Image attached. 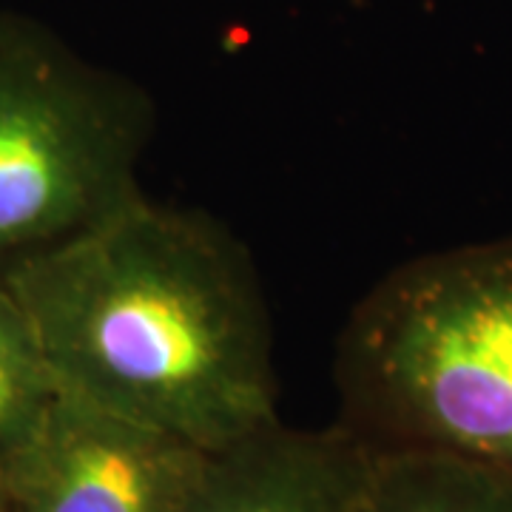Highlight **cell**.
Listing matches in <instances>:
<instances>
[{
  "label": "cell",
  "mask_w": 512,
  "mask_h": 512,
  "mask_svg": "<svg viewBox=\"0 0 512 512\" xmlns=\"http://www.w3.org/2000/svg\"><path fill=\"white\" fill-rule=\"evenodd\" d=\"M0 279L57 387L217 453L279 421L271 319L248 254L205 214L126 202Z\"/></svg>",
  "instance_id": "6da1fadb"
},
{
  "label": "cell",
  "mask_w": 512,
  "mask_h": 512,
  "mask_svg": "<svg viewBox=\"0 0 512 512\" xmlns=\"http://www.w3.org/2000/svg\"><path fill=\"white\" fill-rule=\"evenodd\" d=\"M57 393L32 322L0 279V458L32 433Z\"/></svg>",
  "instance_id": "52a82bcc"
},
{
  "label": "cell",
  "mask_w": 512,
  "mask_h": 512,
  "mask_svg": "<svg viewBox=\"0 0 512 512\" xmlns=\"http://www.w3.org/2000/svg\"><path fill=\"white\" fill-rule=\"evenodd\" d=\"M342 424L376 447L512 478V239L413 259L359 302L336 356Z\"/></svg>",
  "instance_id": "7a4b0ae2"
},
{
  "label": "cell",
  "mask_w": 512,
  "mask_h": 512,
  "mask_svg": "<svg viewBox=\"0 0 512 512\" xmlns=\"http://www.w3.org/2000/svg\"><path fill=\"white\" fill-rule=\"evenodd\" d=\"M0 512H12V504H9V498H6L3 484H0Z\"/></svg>",
  "instance_id": "ba28073f"
},
{
  "label": "cell",
  "mask_w": 512,
  "mask_h": 512,
  "mask_svg": "<svg viewBox=\"0 0 512 512\" xmlns=\"http://www.w3.org/2000/svg\"><path fill=\"white\" fill-rule=\"evenodd\" d=\"M359 512H512V478L439 450L373 444Z\"/></svg>",
  "instance_id": "8992f818"
},
{
  "label": "cell",
  "mask_w": 512,
  "mask_h": 512,
  "mask_svg": "<svg viewBox=\"0 0 512 512\" xmlns=\"http://www.w3.org/2000/svg\"><path fill=\"white\" fill-rule=\"evenodd\" d=\"M373 444L348 424L299 430L282 419L208 453L183 512H359Z\"/></svg>",
  "instance_id": "5b68a950"
},
{
  "label": "cell",
  "mask_w": 512,
  "mask_h": 512,
  "mask_svg": "<svg viewBox=\"0 0 512 512\" xmlns=\"http://www.w3.org/2000/svg\"><path fill=\"white\" fill-rule=\"evenodd\" d=\"M146 109L20 29H0V271L143 191Z\"/></svg>",
  "instance_id": "3957f363"
},
{
  "label": "cell",
  "mask_w": 512,
  "mask_h": 512,
  "mask_svg": "<svg viewBox=\"0 0 512 512\" xmlns=\"http://www.w3.org/2000/svg\"><path fill=\"white\" fill-rule=\"evenodd\" d=\"M208 453L57 393L32 433L0 458L12 512H183Z\"/></svg>",
  "instance_id": "277c9868"
}]
</instances>
